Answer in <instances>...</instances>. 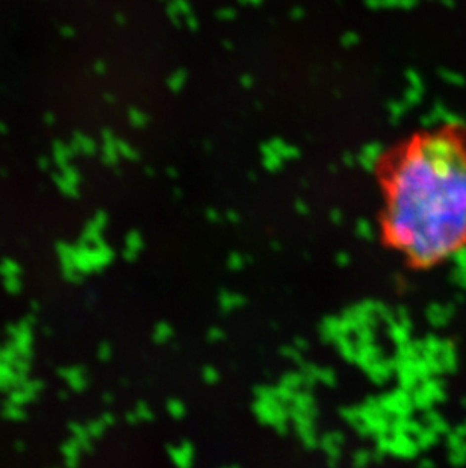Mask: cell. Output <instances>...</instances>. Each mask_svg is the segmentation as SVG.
<instances>
[{"label": "cell", "instance_id": "cell-7", "mask_svg": "<svg viewBox=\"0 0 466 468\" xmlns=\"http://www.w3.org/2000/svg\"><path fill=\"white\" fill-rule=\"evenodd\" d=\"M3 415L8 418V420H14V421H20V420H23L24 417H26V414H24V411L21 409V406H20V405H15V403H12V402H9V405L5 408Z\"/></svg>", "mask_w": 466, "mask_h": 468}, {"label": "cell", "instance_id": "cell-8", "mask_svg": "<svg viewBox=\"0 0 466 468\" xmlns=\"http://www.w3.org/2000/svg\"><path fill=\"white\" fill-rule=\"evenodd\" d=\"M18 358H20V355H18L17 349L12 346V344H11V346H8V347L0 349V361H3L5 364L14 365Z\"/></svg>", "mask_w": 466, "mask_h": 468}, {"label": "cell", "instance_id": "cell-11", "mask_svg": "<svg viewBox=\"0 0 466 468\" xmlns=\"http://www.w3.org/2000/svg\"><path fill=\"white\" fill-rule=\"evenodd\" d=\"M5 286H6V289H8V291H11V292H17V291H20L21 283H20L18 276H9V278H5Z\"/></svg>", "mask_w": 466, "mask_h": 468}, {"label": "cell", "instance_id": "cell-9", "mask_svg": "<svg viewBox=\"0 0 466 468\" xmlns=\"http://www.w3.org/2000/svg\"><path fill=\"white\" fill-rule=\"evenodd\" d=\"M0 275H3L5 278H9V276H18L20 275V267L17 265V262L14 261H2L0 264Z\"/></svg>", "mask_w": 466, "mask_h": 468}, {"label": "cell", "instance_id": "cell-12", "mask_svg": "<svg viewBox=\"0 0 466 468\" xmlns=\"http://www.w3.org/2000/svg\"><path fill=\"white\" fill-rule=\"evenodd\" d=\"M109 356H111V347L108 346V344H103V346L99 347V358H100V361H108Z\"/></svg>", "mask_w": 466, "mask_h": 468}, {"label": "cell", "instance_id": "cell-3", "mask_svg": "<svg viewBox=\"0 0 466 468\" xmlns=\"http://www.w3.org/2000/svg\"><path fill=\"white\" fill-rule=\"evenodd\" d=\"M81 452H82V447L79 442L73 438L70 442L62 447V453H64V459H65V464L70 465V467H75L79 464V459H81Z\"/></svg>", "mask_w": 466, "mask_h": 468}, {"label": "cell", "instance_id": "cell-1", "mask_svg": "<svg viewBox=\"0 0 466 468\" xmlns=\"http://www.w3.org/2000/svg\"><path fill=\"white\" fill-rule=\"evenodd\" d=\"M386 241L410 265L433 268L466 250V129L407 141L383 176Z\"/></svg>", "mask_w": 466, "mask_h": 468}, {"label": "cell", "instance_id": "cell-10", "mask_svg": "<svg viewBox=\"0 0 466 468\" xmlns=\"http://www.w3.org/2000/svg\"><path fill=\"white\" fill-rule=\"evenodd\" d=\"M106 426H108V424L100 418V420L91 421V423L86 426V429H88V432H89V435H91L92 438H99V436H102V433H103V430H105Z\"/></svg>", "mask_w": 466, "mask_h": 468}, {"label": "cell", "instance_id": "cell-5", "mask_svg": "<svg viewBox=\"0 0 466 468\" xmlns=\"http://www.w3.org/2000/svg\"><path fill=\"white\" fill-rule=\"evenodd\" d=\"M70 429H71V432H73V438H75V439L79 442L81 447H82V450H89V449H91V439H92V436L89 435L86 426L73 423V424L70 426Z\"/></svg>", "mask_w": 466, "mask_h": 468}, {"label": "cell", "instance_id": "cell-6", "mask_svg": "<svg viewBox=\"0 0 466 468\" xmlns=\"http://www.w3.org/2000/svg\"><path fill=\"white\" fill-rule=\"evenodd\" d=\"M34 397H35V394H32V392H29L28 389H24V388H21V386H20V389L12 391V394L9 396V402H12V403H15V405L23 406L24 403H28V402H29V400H32Z\"/></svg>", "mask_w": 466, "mask_h": 468}, {"label": "cell", "instance_id": "cell-4", "mask_svg": "<svg viewBox=\"0 0 466 468\" xmlns=\"http://www.w3.org/2000/svg\"><path fill=\"white\" fill-rule=\"evenodd\" d=\"M102 231H103V228H100V226L97 225L95 221L92 220L91 223L85 228V232H84V235H82L84 244H85V245H97V244L103 242V241H102Z\"/></svg>", "mask_w": 466, "mask_h": 468}, {"label": "cell", "instance_id": "cell-2", "mask_svg": "<svg viewBox=\"0 0 466 468\" xmlns=\"http://www.w3.org/2000/svg\"><path fill=\"white\" fill-rule=\"evenodd\" d=\"M62 376L68 380V383L73 389L82 391L86 386V379H85V373H84L82 368H76V367L67 368V370H64Z\"/></svg>", "mask_w": 466, "mask_h": 468}]
</instances>
